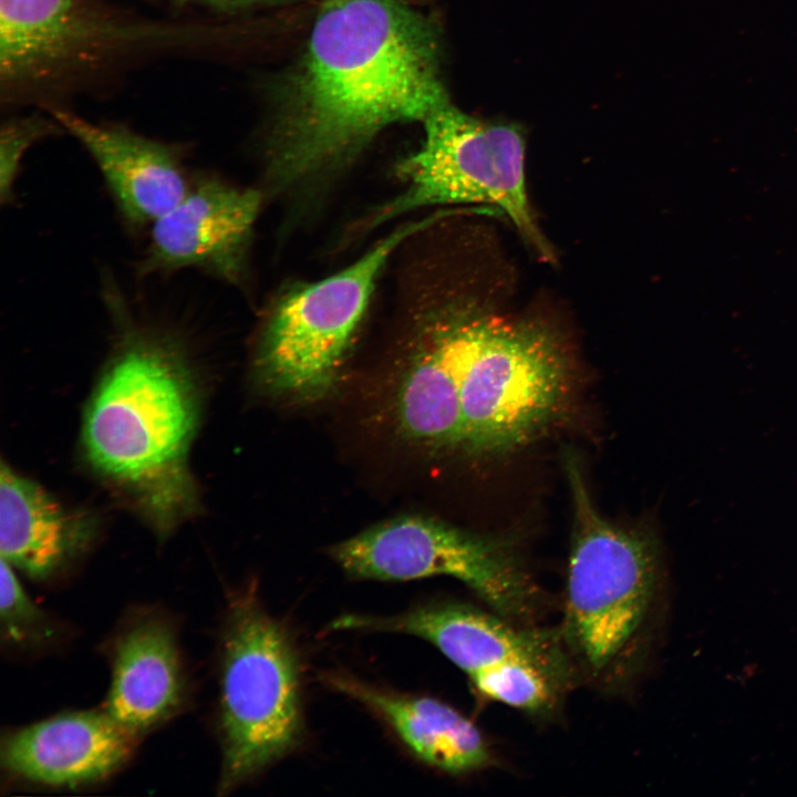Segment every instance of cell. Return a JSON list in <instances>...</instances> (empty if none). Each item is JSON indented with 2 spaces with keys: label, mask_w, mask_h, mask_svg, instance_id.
Listing matches in <instances>:
<instances>
[{
  "label": "cell",
  "mask_w": 797,
  "mask_h": 797,
  "mask_svg": "<svg viewBox=\"0 0 797 797\" xmlns=\"http://www.w3.org/2000/svg\"><path fill=\"white\" fill-rule=\"evenodd\" d=\"M432 20L404 0H322L284 81L266 148L279 190L342 172L385 127L423 122L448 102Z\"/></svg>",
  "instance_id": "obj_1"
},
{
  "label": "cell",
  "mask_w": 797,
  "mask_h": 797,
  "mask_svg": "<svg viewBox=\"0 0 797 797\" xmlns=\"http://www.w3.org/2000/svg\"><path fill=\"white\" fill-rule=\"evenodd\" d=\"M400 368L402 400L435 437L460 454L500 455L545 432L571 385L566 346L549 327L469 304L424 315Z\"/></svg>",
  "instance_id": "obj_2"
},
{
  "label": "cell",
  "mask_w": 797,
  "mask_h": 797,
  "mask_svg": "<svg viewBox=\"0 0 797 797\" xmlns=\"http://www.w3.org/2000/svg\"><path fill=\"white\" fill-rule=\"evenodd\" d=\"M103 299L120 333L84 415L83 446L91 465L164 531L195 507L187 467L198 417L193 373L179 340L135 319L107 277Z\"/></svg>",
  "instance_id": "obj_3"
},
{
  "label": "cell",
  "mask_w": 797,
  "mask_h": 797,
  "mask_svg": "<svg viewBox=\"0 0 797 797\" xmlns=\"http://www.w3.org/2000/svg\"><path fill=\"white\" fill-rule=\"evenodd\" d=\"M224 629L219 794L232 791L292 753L304 731L299 649L253 587L231 597Z\"/></svg>",
  "instance_id": "obj_4"
},
{
  "label": "cell",
  "mask_w": 797,
  "mask_h": 797,
  "mask_svg": "<svg viewBox=\"0 0 797 797\" xmlns=\"http://www.w3.org/2000/svg\"><path fill=\"white\" fill-rule=\"evenodd\" d=\"M188 41L186 23L122 17L87 0H0V97L49 108L118 62Z\"/></svg>",
  "instance_id": "obj_5"
},
{
  "label": "cell",
  "mask_w": 797,
  "mask_h": 797,
  "mask_svg": "<svg viewBox=\"0 0 797 797\" xmlns=\"http://www.w3.org/2000/svg\"><path fill=\"white\" fill-rule=\"evenodd\" d=\"M565 470L573 508L565 633L586 666L598 673L629 648L646 617L659 549L649 534L601 516L575 454H566Z\"/></svg>",
  "instance_id": "obj_6"
},
{
  "label": "cell",
  "mask_w": 797,
  "mask_h": 797,
  "mask_svg": "<svg viewBox=\"0 0 797 797\" xmlns=\"http://www.w3.org/2000/svg\"><path fill=\"white\" fill-rule=\"evenodd\" d=\"M422 123L421 147L398 166L405 188L377 209L369 225L428 206L487 204L506 215L544 260L552 261L553 249L528 199L520 131L509 124L484 123L449 101Z\"/></svg>",
  "instance_id": "obj_7"
},
{
  "label": "cell",
  "mask_w": 797,
  "mask_h": 797,
  "mask_svg": "<svg viewBox=\"0 0 797 797\" xmlns=\"http://www.w3.org/2000/svg\"><path fill=\"white\" fill-rule=\"evenodd\" d=\"M437 216L404 224L342 270L296 286L273 306L262 329L257 370L275 394L318 398L335 384L390 257Z\"/></svg>",
  "instance_id": "obj_8"
},
{
  "label": "cell",
  "mask_w": 797,
  "mask_h": 797,
  "mask_svg": "<svg viewBox=\"0 0 797 797\" xmlns=\"http://www.w3.org/2000/svg\"><path fill=\"white\" fill-rule=\"evenodd\" d=\"M332 557L356 579L405 581L455 578L500 617L529 620L538 591L513 546L421 516H402L338 544Z\"/></svg>",
  "instance_id": "obj_9"
},
{
  "label": "cell",
  "mask_w": 797,
  "mask_h": 797,
  "mask_svg": "<svg viewBox=\"0 0 797 797\" xmlns=\"http://www.w3.org/2000/svg\"><path fill=\"white\" fill-rule=\"evenodd\" d=\"M261 205L258 190L210 175L193 176L183 199L149 227L137 275L197 269L230 283L245 275L248 247Z\"/></svg>",
  "instance_id": "obj_10"
},
{
  "label": "cell",
  "mask_w": 797,
  "mask_h": 797,
  "mask_svg": "<svg viewBox=\"0 0 797 797\" xmlns=\"http://www.w3.org/2000/svg\"><path fill=\"white\" fill-rule=\"evenodd\" d=\"M87 151L124 224L151 227L187 194L193 176L180 144L144 136L118 123H96L63 106L48 108Z\"/></svg>",
  "instance_id": "obj_11"
},
{
  "label": "cell",
  "mask_w": 797,
  "mask_h": 797,
  "mask_svg": "<svg viewBox=\"0 0 797 797\" xmlns=\"http://www.w3.org/2000/svg\"><path fill=\"white\" fill-rule=\"evenodd\" d=\"M331 630L396 632L424 639L472 675L509 661H522L556 673L560 656L542 632L516 628L511 620L456 602H429L389 617L344 614Z\"/></svg>",
  "instance_id": "obj_12"
},
{
  "label": "cell",
  "mask_w": 797,
  "mask_h": 797,
  "mask_svg": "<svg viewBox=\"0 0 797 797\" xmlns=\"http://www.w3.org/2000/svg\"><path fill=\"white\" fill-rule=\"evenodd\" d=\"M136 734L105 711L54 716L7 735L3 767L21 778L53 786L102 779L130 756Z\"/></svg>",
  "instance_id": "obj_13"
},
{
  "label": "cell",
  "mask_w": 797,
  "mask_h": 797,
  "mask_svg": "<svg viewBox=\"0 0 797 797\" xmlns=\"http://www.w3.org/2000/svg\"><path fill=\"white\" fill-rule=\"evenodd\" d=\"M322 682L371 710L411 754L431 767L458 775L490 760L475 725L436 698L385 690L344 673H324Z\"/></svg>",
  "instance_id": "obj_14"
},
{
  "label": "cell",
  "mask_w": 797,
  "mask_h": 797,
  "mask_svg": "<svg viewBox=\"0 0 797 797\" xmlns=\"http://www.w3.org/2000/svg\"><path fill=\"white\" fill-rule=\"evenodd\" d=\"M183 692L178 649L167 622L142 620L120 636L104 708L112 718L138 735L169 716Z\"/></svg>",
  "instance_id": "obj_15"
},
{
  "label": "cell",
  "mask_w": 797,
  "mask_h": 797,
  "mask_svg": "<svg viewBox=\"0 0 797 797\" xmlns=\"http://www.w3.org/2000/svg\"><path fill=\"white\" fill-rule=\"evenodd\" d=\"M90 530L34 482L1 467L0 551L13 568L46 579L86 546Z\"/></svg>",
  "instance_id": "obj_16"
},
{
  "label": "cell",
  "mask_w": 797,
  "mask_h": 797,
  "mask_svg": "<svg viewBox=\"0 0 797 797\" xmlns=\"http://www.w3.org/2000/svg\"><path fill=\"white\" fill-rule=\"evenodd\" d=\"M553 673L539 665L509 661L469 677L484 696L509 706L539 712L555 701Z\"/></svg>",
  "instance_id": "obj_17"
},
{
  "label": "cell",
  "mask_w": 797,
  "mask_h": 797,
  "mask_svg": "<svg viewBox=\"0 0 797 797\" xmlns=\"http://www.w3.org/2000/svg\"><path fill=\"white\" fill-rule=\"evenodd\" d=\"M64 132L50 115L12 117L4 122L0 132V199L2 205L11 204L21 162L28 149L35 143Z\"/></svg>",
  "instance_id": "obj_18"
},
{
  "label": "cell",
  "mask_w": 797,
  "mask_h": 797,
  "mask_svg": "<svg viewBox=\"0 0 797 797\" xmlns=\"http://www.w3.org/2000/svg\"><path fill=\"white\" fill-rule=\"evenodd\" d=\"M0 620L2 636L9 642L37 641L46 634L44 617L23 590L14 568L1 558Z\"/></svg>",
  "instance_id": "obj_19"
},
{
  "label": "cell",
  "mask_w": 797,
  "mask_h": 797,
  "mask_svg": "<svg viewBox=\"0 0 797 797\" xmlns=\"http://www.w3.org/2000/svg\"><path fill=\"white\" fill-rule=\"evenodd\" d=\"M185 4L208 8L221 13H234L252 9L259 6L281 3L284 0H177Z\"/></svg>",
  "instance_id": "obj_20"
}]
</instances>
